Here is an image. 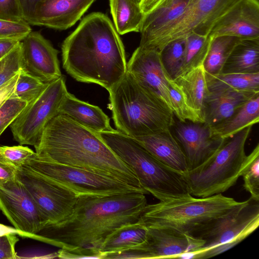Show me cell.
Masks as SVG:
<instances>
[{"mask_svg": "<svg viewBox=\"0 0 259 259\" xmlns=\"http://www.w3.org/2000/svg\"><path fill=\"white\" fill-rule=\"evenodd\" d=\"M147 204L144 194L79 195L71 213L40 232L48 244L60 248H99L120 226L137 222Z\"/></svg>", "mask_w": 259, "mask_h": 259, "instance_id": "obj_1", "label": "cell"}, {"mask_svg": "<svg viewBox=\"0 0 259 259\" xmlns=\"http://www.w3.org/2000/svg\"><path fill=\"white\" fill-rule=\"evenodd\" d=\"M62 61L76 81L98 84L109 92L127 72L123 43L110 19L93 13L63 41Z\"/></svg>", "mask_w": 259, "mask_h": 259, "instance_id": "obj_2", "label": "cell"}, {"mask_svg": "<svg viewBox=\"0 0 259 259\" xmlns=\"http://www.w3.org/2000/svg\"><path fill=\"white\" fill-rule=\"evenodd\" d=\"M34 147L41 159L112 177L143 189L132 169L98 133L67 115L58 114L52 119Z\"/></svg>", "mask_w": 259, "mask_h": 259, "instance_id": "obj_3", "label": "cell"}, {"mask_svg": "<svg viewBox=\"0 0 259 259\" xmlns=\"http://www.w3.org/2000/svg\"><path fill=\"white\" fill-rule=\"evenodd\" d=\"M116 130L132 138L170 130L174 114L159 97L127 72L109 92Z\"/></svg>", "mask_w": 259, "mask_h": 259, "instance_id": "obj_4", "label": "cell"}, {"mask_svg": "<svg viewBox=\"0 0 259 259\" xmlns=\"http://www.w3.org/2000/svg\"><path fill=\"white\" fill-rule=\"evenodd\" d=\"M99 134L113 152L132 169L142 187L159 201L192 196L184 174L156 158L134 138L113 128Z\"/></svg>", "mask_w": 259, "mask_h": 259, "instance_id": "obj_5", "label": "cell"}, {"mask_svg": "<svg viewBox=\"0 0 259 259\" xmlns=\"http://www.w3.org/2000/svg\"><path fill=\"white\" fill-rule=\"evenodd\" d=\"M241 202L222 193L159 201L147 204L137 222L146 228H167L193 236Z\"/></svg>", "mask_w": 259, "mask_h": 259, "instance_id": "obj_6", "label": "cell"}, {"mask_svg": "<svg viewBox=\"0 0 259 259\" xmlns=\"http://www.w3.org/2000/svg\"><path fill=\"white\" fill-rule=\"evenodd\" d=\"M252 126L223 139L207 159L184 174L191 195L206 197L221 194L236 183L247 161L245 145Z\"/></svg>", "mask_w": 259, "mask_h": 259, "instance_id": "obj_7", "label": "cell"}, {"mask_svg": "<svg viewBox=\"0 0 259 259\" xmlns=\"http://www.w3.org/2000/svg\"><path fill=\"white\" fill-rule=\"evenodd\" d=\"M24 166L79 195H112L131 192L149 194L143 189L86 169L46 161L35 153Z\"/></svg>", "mask_w": 259, "mask_h": 259, "instance_id": "obj_8", "label": "cell"}, {"mask_svg": "<svg viewBox=\"0 0 259 259\" xmlns=\"http://www.w3.org/2000/svg\"><path fill=\"white\" fill-rule=\"evenodd\" d=\"M65 77L49 83L42 93L27 104L10 128L14 140L20 145L35 146L48 122L58 114L67 93Z\"/></svg>", "mask_w": 259, "mask_h": 259, "instance_id": "obj_9", "label": "cell"}, {"mask_svg": "<svg viewBox=\"0 0 259 259\" xmlns=\"http://www.w3.org/2000/svg\"><path fill=\"white\" fill-rule=\"evenodd\" d=\"M240 0H190L184 13L143 49L159 53L170 41L190 33L208 35L217 20Z\"/></svg>", "mask_w": 259, "mask_h": 259, "instance_id": "obj_10", "label": "cell"}, {"mask_svg": "<svg viewBox=\"0 0 259 259\" xmlns=\"http://www.w3.org/2000/svg\"><path fill=\"white\" fill-rule=\"evenodd\" d=\"M16 177L33 198L46 227L57 224L71 213L78 195L23 165Z\"/></svg>", "mask_w": 259, "mask_h": 259, "instance_id": "obj_11", "label": "cell"}, {"mask_svg": "<svg viewBox=\"0 0 259 259\" xmlns=\"http://www.w3.org/2000/svg\"><path fill=\"white\" fill-rule=\"evenodd\" d=\"M258 225L259 201L250 197L193 235L204 241L203 246L195 252L236 239L243 240Z\"/></svg>", "mask_w": 259, "mask_h": 259, "instance_id": "obj_12", "label": "cell"}, {"mask_svg": "<svg viewBox=\"0 0 259 259\" xmlns=\"http://www.w3.org/2000/svg\"><path fill=\"white\" fill-rule=\"evenodd\" d=\"M0 210L14 227L38 234L46 226L33 198L16 177L0 185Z\"/></svg>", "mask_w": 259, "mask_h": 259, "instance_id": "obj_13", "label": "cell"}, {"mask_svg": "<svg viewBox=\"0 0 259 259\" xmlns=\"http://www.w3.org/2000/svg\"><path fill=\"white\" fill-rule=\"evenodd\" d=\"M21 69L45 83L62 75L58 51L40 33L31 31L21 41Z\"/></svg>", "mask_w": 259, "mask_h": 259, "instance_id": "obj_14", "label": "cell"}, {"mask_svg": "<svg viewBox=\"0 0 259 259\" xmlns=\"http://www.w3.org/2000/svg\"><path fill=\"white\" fill-rule=\"evenodd\" d=\"M171 130L184 153L188 170L203 163L217 150L223 140L214 136L210 127L204 122L175 120Z\"/></svg>", "mask_w": 259, "mask_h": 259, "instance_id": "obj_15", "label": "cell"}, {"mask_svg": "<svg viewBox=\"0 0 259 259\" xmlns=\"http://www.w3.org/2000/svg\"><path fill=\"white\" fill-rule=\"evenodd\" d=\"M147 229L145 242L134 247L138 250L140 259L177 258L185 252L198 250L204 243L198 237L170 229Z\"/></svg>", "mask_w": 259, "mask_h": 259, "instance_id": "obj_16", "label": "cell"}, {"mask_svg": "<svg viewBox=\"0 0 259 259\" xmlns=\"http://www.w3.org/2000/svg\"><path fill=\"white\" fill-rule=\"evenodd\" d=\"M127 72L138 83L160 98L172 111L167 81L169 77L163 67L159 53L139 47L127 62Z\"/></svg>", "mask_w": 259, "mask_h": 259, "instance_id": "obj_17", "label": "cell"}, {"mask_svg": "<svg viewBox=\"0 0 259 259\" xmlns=\"http://www.w3.org/2000/svg\"><path fill=\"white\" fill-rule=\"evenodd\" d=\"M208 35H231L241 39L259 38V3L240 0L217 20Z\"/></svg>", "mask_w": 259, "mask_h": 259, "instance_id": "obj_18", "label": "cell"}, {"mask_svg": "<svg viewBox=\"0 0 259 259\" xmlns=\"http://www.w3.org/2000/svg\"><path fill=\"white\" fill-rule=\"evenodd\" d=\"M95 0H41L37 5L34 25L64 30L73 26Z\"/></svg>", "mask_w": 259, "mask_h": 259, "instance_id": "obj_19", "label": "cell"}, {"mask_svg": "<svg viewBox=\"0 0 259 259\" xmlns=\"http://www.w3.org/2000/svg\"><path fill=\"white\" fill-rule=\"evenodd\" d=\"M133 138L162 163L184 174L188 171L184 153L170 130Z\"/></svg>", "mask_w": 259, "mask_h": 259, "instance_id": "obj_20", "label": "cell"}, {"mask_svg": "<svg viewBox=\"0 0 259 259\" xmlns=\"http://www.w3.org/2000/svg\"><path fill=\"white\" fill-rule=\"evenodd\" d=\"M190 0H163L145 17L140 31L139 47L145 48L185 12Z\"/></svg>", "mask_w": 259, "mask_h": 259, "instance_id": "obj_21", "label": "cell"}, {"mask_svg": "<svg viewBox=\"0 0 259 259\" xmlns=\"http://www.w3.org/2000/svg\"><path fill=\"white\" fill-rule=\"evenodd\" d=\"M58 114L67 115L97 133L113 129L109 117L99 107L81 101L68 92L62 101Z\"/></svg>", "mask_w": 259, "mask_h": 259, "instance_id": "obj_22", "label": "cell"}, {"mask_svg": "<svg viewBox=\"0 0 259 259\" xmlns=\"http://www.w3.org/2000/svg\"><path fill=\"white\" fill-rule=\"evenodd\" d=\"M259 93L208 92L204 101L203 116L206 125L212 127L232 115L248 100Z\"/></svg>", "mask_w": 259, "mask_h": 259, "instance_id": "obj_23", "label": "cell"}, {"mask_svg": "<svg viewBox=\"0 0 259 259\" xmlns=\"http://www.w3.org/2000/svg\"><path fill=\"white\" fill-rule=\"evenodd\" d=\"M172 80L188 105L204 119V101L208 90L203 65L179 76Z\"/></svg>", "mask_w": 259, "mask_h": 259, "instance_id": "obj_24", "label": "cell"}, {"mask_svg": "<svg viewBox=\"0 0 259 259\" xmlns=\"http://www.w3.org/2000/svg\"><path fill=\"white\" fill-rule=\"evenodd\" d=\"M259 73V38L241 39L227 59L221 73Z\"/></svg>", "mask_w": 259, "mask_h": 259, "instance_id": "obj_25", "label": "cell"}, {"mask_svg": "<svg viewBox=\"0 0 259 259\" xmlns=\"http://www.w3.org/2000/svg\"><path fill=\"white\" fill-rule=\"evenodd\" d=\"M259 121V94L248 100L232 115L210 127L215 137L225 139L230 137Z\"/></svg>", "mask_w": 259, "mask_h": 259, "instance_id": "obj_26", "label": "cell"}, {"mask_svg": "<svg viewBox=\"0 0 259 259\" xmlns=\"http://www.w3.org/2000/svg\"><path fill=\"white\" fill-rule=\"evenodd\" d=\"M114 27L118 34L140 32L145 17L141 0H109Z\"/></svg>", "mask_w": 259, "mask_h": 259, "instance_id": "obj_27", "label": "cell"}, {"mask_svg": "<svg viewBox=\"0 0 259 259\" xmlns=\"http://www.w3.org/2000/svg\"><path fill=\"white\" fill-rule=\"evenodd\" d=\"M205 75L207 88L210 92L259 93V73H205Z\"/></svg>", "mask_w": 259, "mask_h": 259, "instance_id": "obj_28", "label": "cell"}, {"mask_svg": "<svg viewBox=\"0 0 259 259\" xmlns=\"http://www.w3.org/2000/svg\"><path fill=\"white\" fill-rule=\"evenodd\" d=\"M147 229L137 222L122 225L110 234L100 248L104 253L131 248L145 242Z\"/></svg>", "mask_w": 259, "mask_h": 259, "instance_id": "obj_29", "label": "cell"}, {"mask_svg": "<svg viewBox=\"0 0 259 259\" xmlns=\"http://www.w3.org/2000/svg\"><path fill=\"white\" fill-rule=\"evenodd\" d=\"M210 37L209 48L203 67L207 74H218L221 73L227 59L241 39L231 35Z\"/></svg>", "mask_w": 259, "mask_h": 259, "instance_id": "obj_30", "label": "cell"}, {"mask_svg": "<svg viewBox=\"0 0 259 259\" xmlns=\"http://www.w3.org/2000/svg\"><path fill=\"white\" fill-rule=\"evenodd\" d=\"M185 38L182 62L177 77L203 65L211 40L209 35H201L195 33L188 34Z\"/></svg>", "mask_w": 259, "mask_h": 259, "instance_id": "obj_31", "label": "cell"}, {"mask_svg": "<svg viewBox=\"0 0 259 259\" xmlns=\"http://www.w3.org/2000/svg\"><path fill=\"white\" fill-rule=\"evenodd\" d=\"M185 37L174 39L159 52L163 67L169 78L175 79L180 70L185 47Z\"/></svg>", "mask_w": 259, "mask_h": 259, "instance_id": "obj_32", "label": "cell"}, {"mask_svg": "<svg viewBox=\"0 0 259 259\" xmlns=\"http://www.w3.org/2000/svg\"><path fill=\"white\" fill-rule=\"evenodd\" d=\"M48 84L29 74L21 68L12 96L29 104L42 93Z\"/></svg>", "mask_w": 259, "mask_h": 259, "instance_id": "obj_33", "label": "cell"}, {"mask_svg": "<svg viewBox=\"0 0 259 259\" xmlns=\"http://www.w3.org/2000/svg\"><path fill=\"white\" fill-rule=\"evenodd\" d=\"M241 177L244 181V189L251 195V197L259 201V144L247 155L246 164Z\"/></svg>", "mask_w": 259, "mask_h": 259, "instance_id": "obj_34", "label": "cell"}, {"mask_svg": "<svg viewBox=\"0 0 259 259\" xmlns=\"http://www.w3.org/2000/svg\"><path fill=\"white\" fill-rule=\"evenodd\" d=\"M169 84L170 100L174 115L182 122H204V120L197 112L186 103L182 93L172 79L167 78Z\"/></svg>", "mask_w": 259, "mask_h": 259, "instance_id": "obj_35", "label": "cell"}, {"mask_svg": "<svg viewBox=\"0 0 259 259\" xmlns=\"http://www.w3.org/2000/svg\"><path fill=\"white\" fill-rule=\"evenodd\" d=\"M21 68V46L19 45L0 60V87L19 73Z\"/></svg>", "mask_w": 259, "mask_h": 259, "instance_id": "obj_36", "label": "cell"}, {"mask_svg": "<svg viewBox=\"0 0 259 259\" xmlns=\"http://www.w3.org/2000/svg\"><path fill=\"white\" fill-rule=\"evenodd\" d=\"M27 103L11 96L0 107V136L24 109Z\"/></svg>", "mask_w": 259, "mask_h": 259, "instance_id": "obj_37", "label": "cell"}, {"mask_svg": "<svg viewBox=\"0 0 259 259\" xmlns=\"http://www.w3.org/2000/svg\"><path fill=\"white\" fill-rule=\"evenodd\" d=\"M28 147L21 145L0 146V158L17 168L22 167L34 154Z\"/></svg>", "mask_w": 259, "mask_h": 259, "instance_id": "obj_38", "label": "cell"}, {"mask_svg": "<svg viewBox=\"0 0 259 259\" xmlns=\"http://www.w3.org/2000/svg\"><path fill=\"white\" fill-rule=\"evenodd\" d=\"M31 31L29 24L24 20L14 21L0 19V39L14 38L21 41Z\"/></svg>", "mask_w": 259, "mask_h": 259, "instance_id": "obj_39", "label": "cell"}, {"mask_svg": "<svg viewBox=\"0 0 259 259\" xmlns=\"http://www.w3.org/2000/svg\"><path fill=\"white\" fill-rule=\"evenodd\" d=\"M104 254L99 248L77 247L71 249L60 248L56 252V257L64 259H103Z\"/></svg>", "mask_w": 259, "mask_h": 259, "instance_id": "obj_40", "label": "cell"}, {"mask_svg": "<svg viewBox=\"0 0 259 259\" xmlns=\"http://www.w3.org/2000/svg\"><path fill=\"white\" fill-rule=\"evenodd\" d=\"M0 19L24 20L18 0H0Z\"/></svg>", "mask_w": 259, "mask_h": 259, "instance_id": "obj_41", "label": "cell"}, {"mask_svg": "<svg viewBox=\"0 0 259 259\" xmlns=\"http://www.w3.org/2000/svg\"><path fill=\"white\" fill-rule=\"evenodd\" d=\"M18 241V236L15 235L0 236V259L19 258L15 249Z\"/></svg>", "mask_w": 259, "mask_h": 259, "instance_id": "obj_42", "label": "cell"}, {"mask_svg": "<svg viewBox=\"0 0 259 259\" xmlns=\"http://www.w3.org/2000/svg\"><path fill=\"white\" fill-rule=\"evenodd\" d=\"M242 241L241 239H236L229 242L218 245L204 250L191 252L193 253V258H208L227 251Z\"/></svg>", "mask_w": 259, "mask_h": 259, "instance_id": "obj_43", "label": "cell"}, {"mask_svg": "<svg viewBox=\"0 0 259 259\" xmlns=\"http://www.w3.org/2000/svg\"><path fill=\"white\" fill-rule=\"evenodd\" d=\"M41 0H18L23 20L34 25L36 8Z\"/></svg>", "mask_w": 259, "mask_h": 259, "instance_id": "obj_44", "label": "cell"}, {"mask_svg": "<svg viewBox=\"0 0 259 259\" xmlns=\"http://www.w3.org/2000/svg\"><path fill=\"white\" fill-rule=\"evenodd\" d=\"M8 235H15L22 238L32 239L47 243V239L41 235L24 232L15 227H11L0 224V236Z\"/></svg>", "mask_w": 259, "mask_h": 259, "instance_id": "obj_45", "label": "cell"}, {"mask_svg": "<svg viewBox=\"0 0 259 259\" xmlns=\"http://www.w3.org/2000/svg\"><path fill=\"white\" fill-rule=\"evenodd\" d=\"M17 168L0 158V185L16 178Z\"/></svg>", "mask_w": 259, "mask_h": 259, "instance_id": "obj_46", "label": "cell"}, {"mask_svg": "<svg viewBox=\"0 0 259 259\" xmlns=\"http://www.w3.org/2000/svg\"><path fill=\"white\" fill-rule=\"evenodd\" d=\"M18 76L19 73L0 87V107L13 94Z\"/></svg>", "mask_w": 259, "mask_h": 259, "instance_id": "obj_47", "label": "cell"}, {"mask_svg": "<svg viewBox=\"0 0 259 259\" xmlns=\"http://www.w3.org/2000/svg\"><path fill=\"white\" fill-rule=\"evenodd\" d=\"M20 42V40L14 38L0 39V60L15 49Z\"/></svg>", "mask_w": 259, "mask_h": 259, "instance_id": "obj_48", "label": "cell"}, {"mask_svg": "<svg viewBox=\"0 0 259 259\" xmlns=\"http://www.w3.org/2000/svg\"><path fill=\"white\" fill-rule=\"evenodd\" d=\"M163 0H141V7L143 13L146 14L155 7H156Z\"/></svg>", "mask_w": 259, "mask_h": 259, "instance_id": "obj_49", "label": "cell"}, {"mask_svg": "<svg viewBox=\"0 0 259 259\" xmlns=\"http://www.w3.org/2000/svg\"><path fill=\"white\" fill-rule=\"evenodd\" d=\"M255 1H256L257 2L259 3V0H254Z\"/></svg>", "mask_w": 259, "mask_h": 259, "instance_id": "obj_50", "label": "cell"}, {"mask_svg": "<svg viewBox=\"0 0 259 259\" xmlns=\"http://www.w3.org/2000/svg\"></svg>", "mask_w": 259, "mask_h": 259, "instance_id": "obj_51", "label": "cell"}]
</instances>
